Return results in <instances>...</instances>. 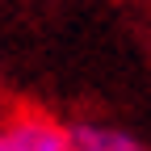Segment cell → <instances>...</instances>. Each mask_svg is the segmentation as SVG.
I'll use <instances>...</instances> for the list:
<instances>
[{"label":"cell","mask_w":151,"mask_h":151,"mask_svg":"<svg viewBox=\"0 0 151 151\" xmlns=\"http://www.w3.org/2000/svg\"><path fill=\"white\" fill-rule=\"evenodd\" d=\"M71 151H151V139L109 118H80L71 122Z\"/></svg>","instance_id":"cell-2"},{"label":"cell","mask_w":151,"mask_h":151,"mask_svg":"<svg viewBox=\"0 0 151 151\" xmlns=\"http://www.w3.org/2000/svg\"><path fill=\"white\" fill-rule=\"evenodd\" d=\"M0 151H71V122L38 105H17L0 113Z\"/></svg>","instance_id":"cell-1"}]
</instances>
